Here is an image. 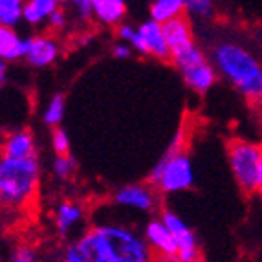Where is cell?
I'll return each instance as SVG.
<instances>
[{
  "instance_id": "6da1fadb",
  "label": "cell",
  "mask_w": 262,
  "mask_h": 262,
  "mask_svg": "<svg viewBox=\"0 0 262 262\" xmlns=\"http://www.w3.org/2000/svg\"><path fill=\"white\" fill-rule=\"evenodd\" d=\"M75 244L94 262H150L152 253L138 233L121 224H101L81 235Z\"/></svg>"
},
{
  "instance_id": "7a4b0ae2",
  "label": "cell",
  "mask_w": 262,
  "mask_h": 262,
  "mask_svg": "<svg viewBox=\"0 0 262 262\" xmlns=\"http://www.w3.org/2000/svg\"><path fill=\"white\" fill-rule=\"evenodd\" d=\"M213 68L251 103L262 99V66L244 44L222 40L211 52Z\"/></svg>"
},
{
  "instance_id": "3957f363",
  "label": "cell",
  "mask_w": 262,
  "mask_h": 262,
  "mask_svg": "<svg viewBox=\"0 0 262 262\" xmlns=\"http://www.w3.org/2000/svg\"><path fill=\"white\" fill-rule=\"evenodd\" d=\"M40 187L39 158L11 160L0 156V209L22 211L37 200Z\"/></svg>"
},
{
  "instance_id": "277c9868",
  "label": "cell",
  "mask_w": 262,
  "mask_h": 262,
  "mask_svg": "<svg viewBox=\"0 0 262 262\" xmlns=\"http://www.w3.org/2000/svg\"><path fill=\"white\" fill-rule=\"evenodd\" d=\"M147 184L158 194H176L192 189L194 185V169L185 150V130H180L169 149L163 152L162 160L149 172Z\"/></svg>"
},
{
  "instance_id": "5b68a950",
  "label": "cell",
  "mask_w": 262,
  "mask_h": 262,
  "mask_svg": "<svg viewBox=\"0 0 262 262\" xmlns=\"http://www.w3.org/2000/svg\"><path fill=\"white\" fill-rule=\"evenodd\" d=\"M227 162L236 185L246 196H257L262 191V147L246 138H229L226 145Z\"/></svg>"
},
{
  "instance_id": "8992f818",
  "label": "cell",
  "mask_w": 262,
  "mask_h": 262,
  "mask_svg": "<svg viewBox=\"0 0 262 262\" xmlns=\"http://www.w3.org/2000/svg\"><path fill=\"white\" fill-rule=\"evenodd\" d=\"M114 204L128 209L152 213L160 206V194L149 184H128L119 187L112 196Z\"/></svg>"
},
{
  "instance_id": "52a82bcc",
  "label": "cell",
  "mask_w": 262,
  "mask_h": 262,
  "mask_svg": "<svg viewBox=\"0 0 262 262\" xmlns=\"http://www.w3.org/2000/svg\"><path fill=\"white\" fill-rule=\"evenodd\" d=\"M61 55V44L52 33H39L28 37L26 59L28 64L33 68H46L52 66Z\"/></svg>"
},
{
  "instance_id": "ba28073f",
  "label": "cell",
  "mask_w": 262,
  "mask_h": 262,
  "mask_svg": "<svg viewBox=\"0 0 262 262\" xmlns=\"http://www.w3.org/2000/svg\"><path fill=\"white\" fill-rule=\"evenodd\" d=\"M0 156L11 160H30L37 158V141L30 128H18L8 132L0 141Z\"/></svg>"
},
{
  "instance_id": "9c48e42d",
  "label": "cell",
  "mask_w": 262,
  "mask_h": 262,
  "mask_svg": "<svg viewBox=\"0 0 262 262\" xmlns=\"http://www.w3.org/2000/svg\"><path fill=\"white\" fill-rule=\"evenodd\" d=\"M136 31L140 35L141 55H150L158 61H170V52L162 35V24L147 18V20L141 22Z\"/></svg>"
},
{
  "instance_id": "30bf717a",
  "label": "cell",
  "mask_w": 262,
  "mask_h": 262,
  "mask_svg": "<svg viewBox=\"0 0 262 262\" xmlns=\"http://www.w3.org/2000/svg\"><path fill=\"white\" fill-rule=\"evenodd\" d=\"M160 220H162V224L165 226L169 235L172 236V241H174L176 253H180V251H189V249H200L194 231L185 224V220L182 219L180 214H176L174 211L163 207L162 213H160Z\"/></svg>"
},
{
  "instance_id": "8fae6325",
  "label": "cell",
  "mask_w": 262,
  "mask_h": 262,
  "mask_svg": "<svg viewBox=\"0 0 262 262\" xmlns=\"http://www.w3.org/2000/svg\"><path fill=\"white\" fill-rule=\"evenodd\" d=\"M162 35L170 53L192 44L194 42V31H192L191 18H187L185 15H180V17L162 24Z\"/></svg>"
},
{
  "instance_id": "7c38bea8",
  "label": "cell",
  "mask_w": 262,
  "mask_h": 262,
  "mask_svg": "<svg viewBox=\"0 0 262 262\" xmlns=\"http://www.w3.org/2000/svg\"><path fill=\"white\" fill-rule=\"evenodd\" d=\"M84 206L77 200H61L53 211V224L61 236H68L84 220Z\"/></svg>"
},
{
  "instance_id": "4fadbf2b",
  "label": "cell",
  "mask_w": 262,
  "mask_h": 262,
  "mask_svg": "<svg viewBox=\"0 0 262 262\" xmlns=\"http://www.w3.org/2000/svg\"><path fill=\"white\" fill-rule=\"evenodd\" d=\"M141 238L145 241L152 255H176L174 241L160 219H152L147 222Z\"/></svg>"
},
{
  "instance_id": "5bb4252c",
  "label": "cell",
  "mask_w": 262,
  "mask_h": 262,
  "mask_svg": "<svg viewBox=\"0 0 262 262\" xmlns=\"http://www.w3.org/2000/svg\"><path fill=\"white\" fill-rule=\"evenodd\" d=\"M128 6L125 0H92V18L108 28H118L127 17Z\"/></svg>"
},
{
  "instance_id": "9a60e30c",
  "label": "cell",
  "mask_w": 262,
  "mask_h": 262,
  "mask_svg": "<svg viewBox=\"0 0 262 262\" xmlns=\"http://www.w3.org/2000/svg\"><path fill=\"white\" fill-rule=\"evenodd\" d=\"M182 77H184L185 84L196 94H207L219 81V74L209 61L182 72Z\"/></svg>"
},
{
  "instance_id": "2e32d148",
  "label": "cell",
  "mask_w": 262,
  "mask_h": 262,
  "mask_svg": "<svg viewBox=\"0 0 262 262\" xmlns=\"http://www.w3.org/2000/svg\"><path fill=\"white\" fill-rule=\"evenodd\" d=\"M28 37H18V33L11 28L0 26V59L4 62L18 61L26 57Z\"/></svg>"
},
{
  "instance_id": "e0dca14e",
  "label": "cell",
  "mask_w": 262,
  "mask_h": 262,
  "mask_svg": "<svg viewBox=\"0 0 262 262\" xmlns=\"http://www.w3.org/2000/svg\"><path fill=\"white\" fill-rule=\"evenodd\" d=\"M62 2L59 0H28L22 2V20L28 22L30 26H40L42 22L48 20L50 15L55 9L61 8Z\"/></svg>"
},
{
  "instance_id": "ac0fdd59",
  "label": "cell",
  "mask_w": 262,
  "mask_h": 262,
  "mask_svg": "<svg viewBox=\"0 0 262 262\" xmlns=\"http://www.w3.org/2000/svg\"><path fill=\"white\" fill-rule=\"evenodd\" d=\"M170 62H172L180 72H185V70H189V68H194V66L207 62V55L200 44L192 42V44H189V46H185V48L178 50V52L170 53Z\"/></svg>"
},
{
  "instance_id": "d6986e66",
  "label": "cell",
  "mask_w": 262,
  "mask_h": 262,
  "mask_svg": "<svg viewBox=\"0 0 262 262\" xmlns=\"http://www.w3.org/2000/svg\"><path fill=\"white\" fill-rule=\"evenodd\" d=\"M150 20L165 24L172 18L184 15V0H154L149 6Z\"/></svg>"
},
{
  "instance_id": "ffe728a7",
  "label": "cell",
  "mask_w": 262,
  "mask_h": 262,
  "mask_svg": "<svg viewBox=\"0 0 262 262\" xmlns=\"http://www.w3.org/2000/svg\"><path fill=\"white\" fill-rule=\"evenodd\" d=\"M64 110H66L64 96H62V94H55V96L50 99L48 105H46V108H44V114H42L44 125L57 128L61 125L62 118H64Z\"/></svg>"
},
{
  "instance_id": "44dd1931",
  "label": "cell",
  "mask_w": 262,
  "mask_h": 262,
  "mask_svg": "<svg viewBox=\"0 0 262 262\" xmlns=\"http://www.w3.org/2000/svg\"><path fill=\"white\" fill-rule=\"evenodd\" d=\"M20 20H22L20 0H0V26L15 30V26H18Z\"/></svg>"
},
{
  "instance_id": "7402d4cb",
  "label": "cell",
  "mask_w": 262,
  "mask_h": 262,
  "mask_svg": "<svg viewBox=\"0 0 262 262\" xmlns=\"http://www.w3.org/2000/svg\"><path fill=\"white\" fill-rule=\"evenodd\" d=\"M52 172L59 182H66V180L74 178V174L77 172V160L72 154L55 156L52 163Z\"/></svg>"
},
{
  "instance_id": "603a6c76",
  "label": "cell",
  "mask_w": 262,
  "mask_h": 262,
  "mask_svg": "<svg viewBox=\"0 0 262 262\" xmlns=\"http://www.w3.org/2000/svg\"><path fill=\"white\" fill-rule=\"evenodd\" d=\"M184 15L187 18H211L214 15V4L211 0H184Z\"/></svg>"
},
{
  "instance_id": "cb8c5ba5",
  "label": "cell",
  "mask_w": 262,
  "mask_h": 262,
  "mask_svg": "<svg viewBox=\"0 0 262 262\" xmlns=\"http://www.w3.org/2000/svg\"><path fill=\"white\" fill-rule=\"evenodd\" d=\"M52 149L55 156H66L70 154V136L64 128L57 127L52 130Z\"/></svg>"
},
{
  "instance_id": "d4e9b609",
  "label": "cell",
  "mask_w": 262,
  "mask_h": 262,
  "mask_svg": "<svg viewBox=\"0 0 262 262\" xmlns=\"http://www.w3.org/2000/svg\"><path fill=\"white\" fill-rule=\"evenodd\" d=\"M70 6L79 20H92V0H74V2H70Z\"/></svg>"
},
{
  "instance_id": "484cf974",
  "label": "cell",
  "mask_w": 262,
  "mask_h": 262,
  "mask_svg": "<svg viewBox=\"0 0 262 262\" xmlns=\"http://www.w3.org/2000/svg\"><path fill=\"white\" fill-rule=\"evenodd\" d=\"M66 22H68V13H66L64 4H61V8L55 9L48 17V28L52 31H62L66 28Z\"/></svg>"
},
{
  "instance_id": "4316f807",
  "label": "cell",
  "mask_w": 262,
  "mask_h": 262,
  "mask_svg": "<svg viewBox=\"0 0 262 262\" xmlns=\"http://www.w3.org/2000/svg\"><path fill=\"white\" fill-rule=\"evenodd\" d=\"M9 262H39V257L31 246H18V248H15Z\"/></svg>"
},
{
  "instance_id": "83f0119b",
  "label": "cell",
  "mask_w": 262,
  "mask_h": 262,
  "mask_svg": "<svg viewBox=\"0 0 262 262\" xmlns=\"http://www.w3.org/2000/svg\"><path fill=\"white\" fill-rule=\"evenodd\" d=\"M61 262H94V260L86 253H83V249L74 242V244H70L64 249Z\"/></svg>"
},
{
  "instance_id": "f1b7e54d",
  "label": "cell",
  "mask_w": 262,
  "mask_h": 262,
  "mask_svg": "<svg viewBox=\"0 0 262 262\" xmlns=\"http://www.w3.org/2000/svg\"><path fill=\"white\" fill-rule=\"evenodd\" d=\"M134 31L136 28L130 26V24H127V22H123V24H119L118 28H116V35H118V42H125L128 44L130 42V39L134 37Z\"/></svg>"
},
{
  "instance_id": "f546056e",
  "label": "cell",
  "mask_w": 262,
  "mask_h": 262,
  "mask_svg": "<svg viewBox=\"0 0 262 262\" xmlns=\"http://www.w3.org/2000/svg\"><path fill=\"white\" fill-rule=\"evenodd\" d=\"M112 55L116 59H128L132 55V48L125 42H116L112 48Z\"/></svg>"
},
{
  "instance_id": "4dcf8cb0",
  "label": "cell",
  "mask_w": 262,
  "mask_h": 262,
  "mask_svg": "<svg viewBox=\"0 0 262 262\" xmlns=\"http://www.w3.org/2000/svg\"><path fill=\"white\" fill-rule=\"evenodd\" d=\"M150 262H180L176 255H152Z\"/></svg>"
},
{
  "instance_id": "1f68e13d",
  "label": "cell",
  "mask_w": 262,
  "mask_h": 262,
  "mask_svg": "<svg viewBox=\"0 0 262 262\" xmlns=\"http://www.w3.org/2000/svg\"><path fill=\"white\" fill-rule=\"evenodd\" d=\"M6 75H8V64H6V62L0 59V84L6 81Z\"/></svg>"
},
{
  "instance_id": "d6a6232c",
  "label": "cell",
  "mask_w": 262,
  "mask_h": 262,
  "mask_svg": "<svg viewBox=\"0 0 262 262\" xmlns=\"http://www.w3.org/2000/svg\"><path fill=\"white\" fill-rule=\"evenodd\" d=\"M192 262H207V260L204 257H200V258H196V260H192Z\"/></svg>"
},
{
  "instance_id": "836d02e7",
  "label": "cell",
  "mask_w": 262,
  "mask_h": 262,
  "mask_svg": "<svg viewBox=\"0 0 262 262\" xmlns=\"http://www.w3.org/2000/svg\"><path fill=\"white\" fill-rule=\"evenodd\" d=\"M97 262H99V260H97Z\"/></svg>"
}]
</instances>
